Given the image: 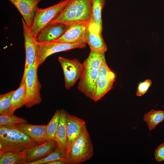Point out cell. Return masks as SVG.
I'll return each mask as SVG.
<instances>
[{
	"label": "cell",
	"instance_id": "1",
	"mask_svg": "<svg viewBox=\"0 0 164 164\" xmlns=\"http://www.w3.org/2000/svg\"><path fill=\"white\" fill-rule=\"evenodd\" d=\"M105 53L91 50L83 63L84 70L78 84V89L91 99L93 100L95 95L99 68L102 63L106 60Z\"/></svg>",
	"mask_w": 164,
	"mask_h": 164
},
{
	"label": "cell",
	"instance_id": "2",
	"mask_svg": "<svg viewBox=\"0 0 164 164\" xmlns=\"http://www.w3.org/2000/svg\"><path fill=\"white\" fill-rule=\"evenodd\" d=\"M92 3V0H70L48 24L60 23L69 25L81 22L89 23L91 21Z\"/></svg>",
	"mask_w": 164,
	"mask_h": 164
},
{
	"label": "cell",
	"instance_id": "3",
	"mask_svg": "<svg viewBox=\"0 0 164 164\" xmlns=\"http://www.w3.org/2000/svg\"><path fill=\"white\" fill-rule=\"evenodd\" d=\"M37 145L16 125L0 126V152L23 151Z\"/></svg>",
	"mask_w": 164,
	"mask_h": 164
},
{
	"label": "cell",
	"instance_id": "4",
	"mask_svg": "<svg viewBox=\"0 0 164 164\" xmlns=\"http://www.w3.org/2000/svg\"><path fill=\"white\" fill-rule=\"evenodd\" d=\"M94 154L93 147L86 126L69 151L68 164L82 163L90 159Z\"/></svg>",
	"mask_w": 164,
	"mask_h": 164
},
{
	"label": "cell",
	"instance_id": "5",
	"mask_svg": "<svg viewBox=\"0 0 164 164\" xmlns=\"http://www.w3.org/2000/svg\"><path fill=\"white\" fill-rule=\"evenodd\" d=\"M70 1L62 0L55 5L44 9L38 7L32 25L30 29L32 33L36 36L61 12Z\"/></svg>",
	"mask_w": 164,
	"mask_h": 164
},
{
	"label": "cell",
	"instance_id": "6",
	"mask_svg": "<svg viewBox=\"0 0 164 164\" xmlns=\"http://www.w3.org/2000/svg\"><path fill=\"white\" fill-rule=\"evenodd\" d=\"M38 67L36 60L29 70L25 78L26 97L25 106L28 108L39 104L42 101L40 93L41 84L37 75Z\"/></svg>",
	"mask_w": 164,
	"mask_h": 164
},
{
	"label": "cell",
	"instance_id": "7",
	"mask_svg": "<svg viewBox=\"0 0 164 164\" xmlns=\"http://www.w3.org/2000/svg\"><path fill=\"white\" fill-rule=\"evenodd\" d=\"M86 44L63 42L38 43L37 63L39 67L50 56L58 52L86 47Z\"/></svg>",
	"mask_w": 164,
	"mask_h": 164
},
{
	"label": "cell",
	"instance_id": "8",
	"mask_svg": "<svg viewBox=\"0 0 164 164\" xmlns=\"http://www.w3.org/2000/svg\"><path fill=\"white\" fill-rule=\"evenodd\" d=\"M58 60L63 71L65 87L69 89L80 79L84 70V63L76 59H69L60 56Z\"/></svg>",
	"mask_w": 164,
	"mask_h": 164
},
{
	"label": "cell",
	"instance_id": "9",
	"mask_svg": "<svg viewBox=\"0 0 164 164\" xmlns=\"http://www.w3.org/2000/svg\"><path fill=\"white\" fill-rule=\"evenodd\" d=\"M25 51V63L22 81L25 80L27 72L37 60L38 42L35 36L32 33L22 18Z\"/></svg>",
	"mask_w": 164,
	"mask_h": 164
},
{
	"label": "cell",
	"instance_id": "10",
	"mask_svg": "<svg viewBox=\"0 0 164 164\" xmlns=\"http://www.w3.org/2000/svg\"><path fill=\"white\" fill-rule=\"evenodd\" d=\"M115 75L108 67L106 60L101 64L97 81L96 91L93 100L96 102L101 99L113 88Z\"/></svg>",
	"mask_w": 164,
	"mask_h": 164
},
{
	"label": "cell",
	"instance_id": "11",
	"mask_svg": "<svg viewBox=\"0 0 164 164\" xmlns=\"http://www.w3.org/2000/svg\"><path fill=\"white\" fill-rule=\"evenodd\" d=\"M89 23L77 22L69 25L62 35L52 42H63L77 44H86L85 32Z\"/></svg>",
	"mask_w": 164,
	"mask_h": 164
},
{
	"label": "cell",
	"instance_id": "12",
	"mask_svg": "<svg viewBox=\"0 0 164 164\" xmlns=\"http://www.w3.org/2000/svg\"><path fill=\"white\" fill-rule=\"evenodd\" d=\"M16 8L27 26L30 29L38 4L41 0H8Z\"/></svg>",
	"mask_w": 164,
	"mask_h": 164
},
{
	"label": "cell",
	"instance_id": "13",
	"mask_svg": "<svg viewBox=\"0 0 164 164\" xmlns=\"http://www.w3.org/2000/svg\"><path fill=\"white\" fill-rule=\"evenodd\" d=\"M101 32L98 27L91 22L88 25L85 32V40L91 50L105 52L107 46L103 39Z\"/></svg>",
	"mask_w": 164,
	"mask_h": 164
},
{
	"label": "cell",
	"instance_id": "14",
	"mask_svg": "<svg viewBox=\"0 0 164 164\" xmlns=\"http://www.w3.org/2000/svg\"><path fill=\"white\" fill-rule=\"evenodd\" d=\"M69 25L60 23L48 24L35 36L36 41L38 43L53 42L62 35Z\"/></svg>",
	"mask_w": 164,
	"mask_h": 164
},
{
	"label": "cell",
	"instance_id": "15",
	"mask_svg": "<svg viewBox=\"0 0 164 164\" xmlns=\"http://www.w3.org/2000/svg\"><path fill=\"white\" fill-rule=\"evenodd\" d=\"M66 114L69 152L73 142L81 134L86 125L83 119L66 111Z\"/></svg>",
	"mask_w": 164,
	"mask_h": 164
},
{
	"label": "cell",
	"instance_id": "16",
	"mask_svg": "<svg viewBox=\"0 0 164 164\" xmlns=\"http://www.w3.org/2000/svg\"><path fill=\"white\" fill-rule=\"evenodd\" d=\"M16 126L38 145L46 141L47 125H35L24 123Z\"/></svg>",
	"mask_w": 164,
	"mask_h": 164
},
{
	"label": "cell",
	"instance_id": "17",
	"mask_svg": "<svg viewBox=\"0 0 164 164\" xmlns=\"http://www.w3.org/2000/svg\"><path fill=\"white\" fill-rule=\"evenodd\" d=\"M57 146V142L53 139L27 149L26 163L36 161L46 157Z\"/></svg>",
	"mask_w": 164,
	"mask_h": 164
},
{
	"label": "cell",
	"instance_id": "18",
	"mask_svg": "<svg viewBox=\"0 0 164 164\" xmlns=\"http://www.w3.org/2000/svg\"><path fill=\"white\" fill-rule=\"evenodd\" d=\"M66 113L64 110L61 109L59 125L53 139L56 142L58 146L67 159L68 149Z\"/></svg>",
	"mask_w": 164,
	"mask_h": 164
},
{
	"label": "cell",
	"instance_id": "19",
	"mask_svg": "<svg viewBox=\"0 0 164 164\" xmlns=\"http://www.w3.org/2000/svg\"><path fill=\"white\" fill-rule=\"evenodd\" d=\"M27 150L0 152V164H25Z\"/></svg>",
	"mask_w": 164,
	"mask_h": 164
},
{
	"label": "cell",
	"instance_id": "20",
	"mask_svg": "<svg viewBox=\"0 0 164 164\" xmlns=\"http://www.w3.org/2000/svg\"><path fill=\"white\" fill-rule=\"evenodd\" d=\"M26 87L25 80L21 81L19 88L12 97L11 107L8 114H13L16 110L25 105L26 101Z\"/></svg>",
	"mask_w": 164,
	"mask_h": 164
},
{
	"label": "cell",
	"instance_id": "21",
	"mask_svg": "<svg viewBox=\"0 0 164 164\" xmlns=\"http://www.w3.org/2000/svg\"><path fill=\"white\" fill-rule=\"evenodd\" d=\"M143 120L146 123L149 130L151 131L164 121V111L152 109L144 114Z\"/></svg>",
	"mask_w": 164,
	"mask_h": 164
},
{
	"label": "cell",
	"instance_id": "22",
	"mask_svg": "<svg viewBox=\"0 0 164 164\" xmlns=\"http://www.w3.org/2000/svg\"><path fill=\"white\" fill-rule=\"evenodd\" d=\"M105 0H92L91 21L95 23L102 31V12Z\"/></svg>",
	"mask_w": 164,
	"mask_h": 164
},
{
	"label": "cell",
	"instance_id": "23",
	"mask_svg": "<svg viewBox=\"0 0 164 164\" xmlns=\"http://www.w3.org/2000/svg\"><path fill=\"white\" fill-rule=\"evenodd\" d=\"M61 112V110H57L49 123L47 125L46 141L53 139L59 125Z\"/></svg>",
	"mask_w": 164,
	"mask_h": 164
},
{
	"label": "cell",
	"instance_id": "24",
	"mask_svg": "<svg viewBox=\"0 0 164 164\" xmlns=\"http://www.w3.org/2000/svg\"><path fill=\"white\" fill-rule=\"evenodd\" d=\"M58 159L66 160L68 162L66 156L57 146L53 151L46 157L36 161L26 163L25 164H45L47 163Z\"/></svg>",
	"mask_w": 164,
	"mask_h": 164
},
{
	"label": "cell",
	"instance_id": "25",
	"mask_svg": "<svg viewBox=\"0 0 164 164\" xmlns=\"http://www.w3.org/2000/svg\"><path fill=\"white\" fill-rule=\"evenodd\" d=\"M27 123V121L14 114H0V126H15L21 123Z\"/></svg>",
	"mask_w": 164,
	"mask_h": 164
},
{
	"label": "cell",
	"instance_id": "26",
	"mask_svg": "<svg viewBox=\"0 0 164 164\" xmlns=\"http://www.w3.org/2000/svg\"><path fill=\"white\" fill-rule=\"evenodd\" d=\"M15 90L0 95V114H8L10 109L12 96Z\"/></svg>",
	"mask_w": 164,
	"mask_h": 164
},
{
	"label": "cell",
	"instance_id": "27",
	"mask_svg": "<svg viewBox=\"0 0 164 164\" xmlns=\"http://www.w3.org/2000/svg\"><path fill=\"white\" fill-rule=\"evenodd\" d=\"M152 84V82L150 79H146L144 81L140 83L137 88L136 95L138 96H142L147 91Z\"/></svg>",
	"mask_w": 164,
	"mask_h": 164
},
{
	"label": "cell",
	"instance_id": "28",
	"mask_svg": "<svg viewBox=\"0 0 164 164\" xmlns=\"http://www.w3.org/2000/svg\"><path fill=\"white\" fill-rule=\"evenodd\" d=\"M156 160L160 162L164 160V143H162L156 149L155 153Z\"/></svg>",
	"mask_w": 164,
	"mask_h": 164
},
{
	"label": "cell",
	"instance_id": "29",
	"mask_svg": "<svg viewBox=\"0 0 164 164\" xmlns=\"http://www.w3.org/2000/svg\"><path fill=\"white\" fill-rule=\"evenodd\" d=\"M45 164H68L67 161L62 159H58L54 160Z\"/></svg>",
	"mask_w": 164,
	"mask_h": 164
},
{
	"label": "cell",
	"instance_id": "30",
	"mask_svg": "<svg viewBox=\"0 0 164 164\" xmlns=\"http://www.w3.org/2000/svg\"></svg>",
	"mask_w": 164,
	"mask_h": 164
}]
</instances>
